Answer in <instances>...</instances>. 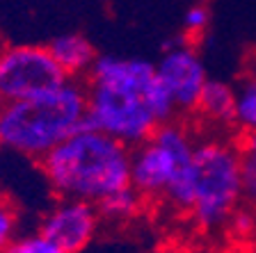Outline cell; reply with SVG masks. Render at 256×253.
<instances>
[{
    "label": "cell",
    "mask_w": 256,
    "mask_h": 253,
    "mask_svg": "<svg viewBox=\"0 0 256 253\" xmlns=\"http://www.w3.org/2000/svg\"><path fill=\"white\" fill-rule=\"evenodd\" d=\"M208 21H210V14L204 5L190 7L183 16V25H186L188 34H204V30L208 27Z\"/></svg>",
    "instance_id": "2e32d148"
},
{
    "label": "cell",
    "mask_w": 256,
    "mask_h": 253,
    "mask_svg": "<svg viewBox=\"0 0 256 253\" xmlns=\"http://www.w3.org/2000/svg\"><path fill=\"white\" fill-rule=\"evenodd\" d=\"M240 180H242V194L256 203V155H247L240 160Z\"/></svg>",
    "instance_id": "9a60e30c"
},
{
    "label": "cell",
    "mask_w": 256,
    "mask_h": 253,
    "mask_svg": "<svg viewBox=\"0 0 256 253\" xmlns=\"http://www.w3.org/2000/svg\"><path fill=\"white\" fill-rule=\"evenodd\" d=\"M87 121V87L66 78L60 87L0 107V146L42 160Z\"/></svg>",
    "instance_id": "3957f363"
},
{
    "label": "cell",
    "mask_w": 256,
    "mask_h": 253,
    "mask_svg": "<svg viewBox=\"0 0 256 253\" xmlns=\"http://www.w3.org/2000/svg\"><path fill=\"white\" fill-rule=\"evenodd\" d=\"M66 78L48 46H7L0 50V107L60 87Z\"/></svg>",
    "instance_id": "8992f818"
},
{
    "label": "cell",
    "mask_w": 256,
    "mask_h": 253,
    "mask_svg": "<svg viewBox=\"0 0 256 253\" xmlns=\"http://www.w3.org/2000/svg\"><path fill=\"white\" fill-rule=\"evenodd\" d=\"M156 64L138 57L101 55L87 73V121L126 146L144 144L160 126L146 98Z\"/></svg>",
    "instance_id": "6da1fadb"
},
{
    "label": "cell",
    "mask_w": 256,
    "mask_h": 253,
    "mask_svg": "<svg viewBox=\"0 0 256 253\" xmlns=\"http://www.w3.org/2000/svg\"><path fill=\"white\" fill-rule=\"evenodd\" d=\"M14 244L21 253H66L58 242L46 238L42 231L34 233V235H28L23 240H14Z\"/></svg>",
    "instance_id": "5bb4252c"
},
{
    "label": "cell",
    "mask_w": 256,
    "mask_h": 253,
    "mask_svg": "<svg viewBox=\"0 0 256 253\" xmlns=\"http://www.w3.org/2000/svg\"><path fill=\"white\" fill-rule=\"evenodd\" d=\"M18 231V210L10 199L0 196V251L16 240Z\"/></svg>",
    "instance_id": "4fadbf2b"
},
{
    "label": "cell",
    "mask_w": 256,
    "mask_h": 253,
    "mask_svg": "<svg viewBox=\"0 0 256 253\" xmlns=\"http://www.w3.org/2000/svg\"><path fill=\"white\" fill-rule=\"evenodd\" d=\"M142 201H144V196L135 190L133 185H126L122 190L108 194L106 199H101L96 203V208H98V215L106 217V219L128 222V219H133V217L140 212Z\"/></svg>",
    "instance_id": "8fae6325"
},
{
    "label": "cell",
    "mask_w": 256,
    "mask_h": 253,
    "mask_svg": "<svg viewBox=\"0 0 256 253\" xmlns=\"http://www.w3.org/2000/svg\"><path fill=\"white\" fill-rule=\"evenodd\" d=\"M197 110L204 116L213 119L220 123L236 121V94L229 84L218 82V80H208L202 91Z\"/></svg>",
    "instance_id": "30bf717a"
},
{
    "label": "cell",
    "mask_w": 256,
    "mask_h": 253,
    "mask_svg": "<svg viewBox=\"0 0 256 253\" xmlns=\"http://www.w3.org/2000/svg\"><path fill=\"white\" fill-rule=\"evenodd\" d=\"M247 155H256V130H250L245 137V146H242Z\"/></svg>",
    "instance_id": "ac0fdd59"
},
{
    "label": "cell",
    "mask_w": 256,
    "mask_h": 253,
    "mask_svg": "<svg viewBox=\"0 0 256 253\" xmlns=\"http://www.w3.org/2000/svg\"><path fill=\"white\" fill-rule=\"evenodd\" d=\"M194 144L186 128L165 121L140 146H135L130 158V185L144 196L156 199L165 196L176 174L192 164Z\"/></svg>",
    "instance_id": "5b68a950"
},
{
    "label": "cell",
    "mask_w": 256,
    "mask_h": 253,
    "mask_svg": "<svg viewBox=\"0 0 256 253\" xmlns=\"http://www.w3.org/2000/svg\"><path fill=\"white\" fill-rule=\"evenodd\" d=\"M101 222L96 203L80 199H62L44 217L39 231L58 242L66 253H78L94 240Z\"/></svg>",
    "instance_id": "ba28073f"
},
{
    "label": "cell",
    "mask_w": 256,
    "mask_h": 253,
    "mask_svg": "<svg viewBox=\"0 0 256 253\" xmlns=\"http://www.w3.org/2000/svg\"><path fill=\"white\" fill-rule=\"evenodd\" d=\"M0 253H21V251H18V249H16V244L12 242L10 247H5V249H2V251H0Z\"/></svg>",
    "instance_id": "d6986e66"
},
{
    "label": "cell",
    "mask_w": 256,
    "mask_h": 253,
    "mask_svg": "<svg viewBox=\"0 0 256 253\" xmlns=\"http://www.w3.org/2000/svg\"><path fill=\"white\" fill-rule=\"evenodd\" d=\"M236 121L247 130H256V80L242 84L236 96Z\"/></svg>",
    "instance_id": "7c38bea8"
},
{
    "label": "cell",
    "mask_w": 256,
    "mask_h": 253,
    "mask_svg": "<svg viewBox=\"0 0 256 253\" xmlns=\"http://www.w3.org/2000/svg\"><path fill=\"white\" fill-rule=\"evenodd\" d=\"M234 231L240 233V235L254 231V222H252V217L247 215V212H238V215H234Z\"/></svg>",
    "instance_id": "e0dca14e"
},
{
    "label": "cell",
    "mask_w": 256,
    "mask_h": 253,
    "mask_svg": "<svg viewBox=\"0 0 256 253\" xmlns=\"http://www.w3.org/2000/svg\"><path fill=\"white\" fill-rule=\"evenodd\" d=\"M240 155L222 142H204L194 146V203L192 219L202 228H215L234 212L236 201L242 194Z\"/></svg>",
    "instance_id": "277c9868"
},
{
    "label": "cell",
    "mask_w": 256,
    "mask_h": 253,
    "mask_svg": "<svg viewBox=\"0 0 256 253\" xmlns=\"http://www.w3.org/2000/svg\"><path fill=\"white\" fill-rule=\"evenodd\" d=\"M48 50L69 78H80V75L90 73L92 64L96 59L94 46L82 34H74V32L55 37L48 43Z\"/></svg>",
    "instance_id": "9c48e42d"
},
{
    "label": "cell",
    "mask_w": 256,
    "mask_h": 253,
    "mask_svg": "<svg viewBox=\"0 0 256 253\" xmlns=\"http://www.w3.org/2000/svg\"><path fill=\"white\" fill-rule=\"evenodd\" d=\"M133 151L103 130L85 126L39 160L42 174L62 199L98 203L130 185Z\"/></svg>",
    "instance_id": "7a4b0ae2"
},
{
    "label": "cell",
    "mask_w": 256,
    "mask_h": 253,
    "mask_svg": "<svg viewBox=\"0 0 256 253\" xmlns=\"http://www.w3.org/2000/svg\"><path fill=\"white\" fill-rule=\"evenodd\" d=\"M156 71L172 91V98L178 110H197L202 91L208 82L206 69L197 50H192L186 43L167 46L160 62L156 64Z\"/></svg>",
    "instance_id": "52a82bcc"
}]
</instances>
